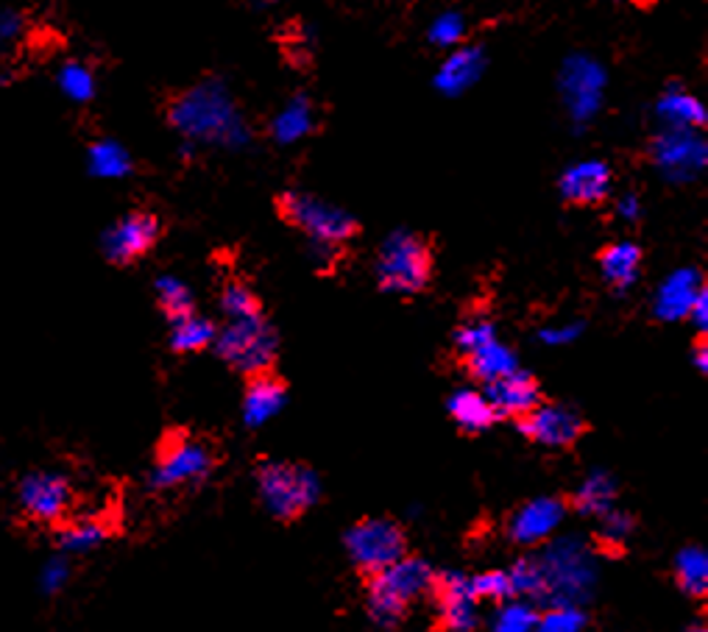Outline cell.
<instances>
[{
    "instance_id": "cell-26",
    "label": "cell",
    "mask_w": 708,
    "mask_h": 632,
    "mask_svg": "<svg viewBox=\"0 0 708 632\" xmlns=\"http://www.w3.org/2000/svg\"><path fill=\"white\" fill-rule=\"evenodd\" d=\"M614 501H617V482L608 471H592L586 479L577 485L575 496H572V507H575L581 516L588 518H603L606 512L614 510Z\"/></svg>"
},
{
    "instance_id": "cell-13",
    "label": "cell",
    "mask_w": 708,
    "mask_h": 632,
    "mask_svg": "<svg viewBox=\"0 0 708 632\" xmlns=\"http://www.w3.org/2000/svg\"><path fill=\"white\" fill-rule=\"evenodd\" d=\"M653 162L670 181H692L703 173L708 145L692 128H664L653 139Z\"/></svg>"
},
{
    "instance_id": "cell-19",
    "label": "cell",
    "mask_w": 708,
    "mask_h": 632,
    "mask_svg": "<svg viewBox=\"0 0 708 632\" xmlns=\"http://www.w3.org/2000/svg\"><path fill=\"white\" fill-rule=\"evenodd\" d=\"M288 404V387L285 382L268 371V374L249 376V387L243 396V421L246 427H262L271 418H277L279 413L285 410Z\"/></svg>"
},
{
    "instance_id": "cell-44",
    "label": "cell",
    "mask_w": 708,
    "mask_h": 632,
    "mask_svg": "<svg viewBox=\"0 0 708 632\" xmlns=\"http://www.w3.org/2000/svg\"><path fill=\"white\" fill-rule=\"evenodd\" d=\"M581 331H583L581 320H572V324H561V326H547V329H541V340H544L547 346H566V343H575V340L581 338Z\"/></svg>"
},
{
    "instance_id": "cell-48",
    "label": "cell",
    "mask_w": 708,
    "mask_h": 632,
    "mask_svg": "<svg viewBox=\"0 0 708 632\" xmlns=\"http://www.w3.org/2000/svg\"><path fill=\"white\" fill-rule=\"evenodd\" d=\"M692 632H708V630H706V627L700 624V627H692Z\"/></svg>"
},
{
    "instance_id": "cell-32",
    "label": "cell",
    "mask_w": 708,
    "mask_h": 632,
    "mask_svg": "<svg viewBox=\"0 0 708 632\" xmlns=\"http://www.w3.org/2000/svg\"><path fill=\"white\" fill-rule=\"evenodd\" d=\"M675 577L689 597L708 594V552L703 546L681 549L675 557Z\"/></svg>"
},
{
    "instance_id": "cell-34",
    "label": "cell",
    "mask_w": 708,
    "mask_h": 632,
    "mask_svg": "<svg viewBox=\"0 0 708 632\" xmlns=\"http://www.w3.org/2000/svg\"><path fill=\"white\" fill-rule=\"evenodd\" d=\"M221 313L226 315V320H249L260 318L262 307L255 290L243 282H229L221 295Z\"/></svg>"
},
{
    "instance_id": "cell-43",
    "label": "cell",
    "mask_w": 708,
    "mask_h": 632,
    "mask_svg": "<svg viewBox=\"0 0 708 632\" xmlns=\"http://www.w3.org/2000/svg\"><path fill=\"white\" fill-rule=\"evenodd\" d=\"M29 34V18L25 12L12 7H0V48H14Z\"/></svg>"
},
{
    "instance_id": "cell-5",
    "label": "cell",
    "mask_w": 708,
    "mask_h": 632,
    "mask_svg": "<svg viewBox=\"0 0 708 632\" xmlns=\"http://www.w3.org/2000/svg\"><path fill=\"white\" fill-rule=\"evenodd\" d=\"M539 566L544 574V599H550L552 605L581 608L597 577L592 552L581 538H563V541L552 543Z\"/></svg>"
},
{
    "instance_id": "cell-35",
    "label": "cell",
    "mask_w": 708,
    "mask_h": 632,
    "mask_svg": "<svg viewBox=\"0 0 708 632\" xmlns=\"http://www.w3.org/2000/svg\"><path fill=\"white\" fill-rule=\"evenodd\" d=\"M74 579V561L67 554L54 552L37 572V588L43 597H59L61 590Z\"/></svg>"
},
{
    "instance_id": "cell-36",
    "label": "cell",
    "mask_w": 708,
    "mask_h": 632,
    "mask_svg": "<svg viewBox=\"0 0 708 632\" xmlns=\"http://www.w3.org/2000/svg\"><path fill=\"white\" fill-rule=\"evenodd\" d=\"M536 619V608L530 602H503L499 610L491 619V632H533Z\"/></svg>"
},
{
    "instance_id": "cell-4",
    "label": "cell",
    "mask_w": 708,
    "mask_h": 632,
    "mask_svg": "<svg viewBox=\"0 0 708 632\" xmlns=\"http://www.w3.org/2000/svg\"><path fill=\"white\" fill-rule=\"evenodd\" d=\"M377 284L391 295L422 293L432 276V251L418 235L394 232L377 253Z\"/></svg>"
},
{
    "instance_id": "cell-11",
    "label": "cell",
    "mask_w": 708,
    "mask_h": 632,
    "mask_svg": "<svg viewBox=\"0 0 708 632\" xmlns=\"http://www.w3.org/2000/svg\"><path fill=\"white\" fill-rule=\"evenodd\" d=\"M162 237V223L154 212L134 210L117 217L110 229L101 235V253L106 262L117 268H126L137 259L146 257Z\"/></svg>"
},
{
    "instance_id": "cell-31",
    "label": "cell",
    "mask_w": 708,
    "mask_h": 632,
    "mask_svg": "<svg viewBox=\"0 0 708 632\" xmlns=\"http://www.w3.org/2000/svg\"><path fill=\"white\" fill-rule=\"evenodd\" d=\"M56 87H59V92L67 101L90 103L92 98H95L98 81L95 72H92V67L87 65V61L67 59L61 61L59 70H56Z\"/></svg>"
},
{
    "instance_id": "cell-21",
    "label": "cell",
    "mask_w": 708,
    "mask_h": 632,
    "mask_svg": "<svg viewBox=\"0 0 708 632\" xmlns=\"http://www.w3.org/2000/svg\"><path fill=\"white\" fill-rule=\"evenodd\" d=\"M110 538V524L103 518H65L61 524L54 527V546L59 554L67 557H79V554L95 552Z\"/></svg>"
},
{
    "instance_id": "cell-2",
    "label": "cell",
    "mask_w": 708,
    "mask_h": 632,
    "mask_svg": "<svg viewBox=\"0 0 708 632\" xmlns=\"http://www.w3.org/2000/svg\"><path fill=\"white\" fill-rule=\"evenodd\" d=\"M432 566L424 557H402L394 566L382 568L380 574L369 577V590H366V608H369L371 621L382 630H396L405 621L407 608L416 599L427 597L436 588Z\"/></svg>"
},
{
    "instance_id": "cell-28",
    "label": "cell",
    "mask_w": 708,
    "mask_h": 632,
    "mask_svg": "<svg viewBox=\"0 0 708 632\" xmlns=\"http://www.w3.org/2000/svg\"><path fill=\"white\" fill-rule=\"evenodd\" d=\"M87 170H90L92 179L117 181L132 173L134 159L117 139L101 137L87 148Z\"/></svg>"
},
{
    "instance_id": "cell-27",
    "label": "cell",
    "mask_w": 708,
    "mask_h": 632,
    "mask_svg": "<svg viewBox=\"0 0 708 632\" xmlns=\"http://www.w3.org/2000/svg\"><path fill=\"white\" fill-rule=\"evenodd\" d=\"M467 371L480 385H491V382H497L503 380V376L519 371V360H516L514 349H508V346L499 343V340H491L483 349L467 354Z\"/></svg>"
},
{
    "instance_id": "cell-30",
    "label": "cell",
    "mask_w": 708,
    "mask_h": 632,
    "mask_svg": "<svg viewBox=\"0 0 708 632\" xmlns=\"http://www.w3.org/2000/svg\"><path fill=\"white\" fill-rule=\"evenodd\" d=\"M215 335H218L215 324L193 313L170 324V349L179 354H195V351L210 349L215 343Z\"/></svg>"
},
{
    "instance_id": "cell-7",
    "label": "cell",
    "mask_w": 708,
    "mask_h": 632,
    "mask_svg": "<svg viewBox=\"0 0 708 632\" xmlns=\"http://www.w3.org/2000/svg\"><path fill=\"white\" fill-rule=\"evenodd\" d=\"M215 351L226 365L246 376L268 374L277 360V331L271 329L266 318H249V320H229L224 329L215 335Z\"/></svg>"
},
{
    "instance_id": "cell-18",
    "label": "cell",
    "mask_w": 708,
    "mask_h": 632,
    "mask_svg": "<svg viewBox=\"0 0 708 632\" xmlns=\"http://www.w3.org/2000/svg\"><path fill=\"white\" fill-rule=\"evenodd\" d=\"M558 188L570 204L594 206L606 201L611 193V170L599 159H586V162H577L563 170Z\"/></svg>"
},
{
    "instance_id": "cell-47",
    "label": "cell",
    "mask_w": 708,
    "mask_h": 632,
    "mask_svg": "<svg viewBox=\"0 0 708 632\" xmlns=\"http://www.w3.org/2000/svg\"><path fill=\"white\" fill-rule=\"evenodd\" d=\"M706 362H708V349H706V343H700L695 351V365L700 368V371H708Z\"/></svg>"
},
{
    "instance_id": "cell-24",
    "label": "cell",
    "mask_w": 708,
    "mask_h": 632,
    "mask_svg": "<svg viewBox=\"0 0 708 632\" xmlns=\"http://www.w3.org/2000/svg\"><path fill=\"white\" fill-rule=\"evenodd\" d=\"M655 112H659L664 128H692V132H697L700 126H706V106L678 84L666 87L664 95L659 98Z\"/></svg>"
},
{
    "instance_id": "cell-41",
    "label": "cell",
    "mask_w": 708,
    "mask_h": 632,
    "mask_svg": "<svg viewBox=\"0 0 708 632\" xmlns=\"http://www.w3.org/2000/svg\"><path fill=\"white\" fill-rule=\"evenodd\" d=\"M491 340H497V329H494L488 320H474V324L460 326V329L454 331V346H458V351L463 357L483 349V346H488Z\"/></svg>"
},
{
    "instance_id": "cell-6",
    "label": "cell",
    "mask_w": 708,
    "mask_h": 632,
    "mask_svg": "<svg viewBox=\"0 0 708 632\" xmlns=\"http://www.w3.org/2000/svg\"><path fill=\"white\" fill-rule=\"evenodd\" d=\"M279 215L291 226L310 237L313 246L338 248L358 235V221L340 206L310 193H282L279 195Z\"/></svg>"
},
{
    "instance_id": "cell-23",
    "label": "cell",
    "mask_w": 708,
    "mask_h": 632,
    "mask_svg": "<svg viewBox=\"0 0 708 632\" xmlns=\"http://www.w3.org/2000/svg\"><path fill=\"white\" fill-rule=\"evenodd\" d=\"M639 268H642V248L630 240L611 242L599 253V273H603L608 287H614L617 293L633 287L636 279H639Z\"/></svg>"
},
{
    "instance_id": "cell-42",
    "label": "cell",
    "mask_w": 708,
    "mask_h": 632,
    "mask_svg": "<svg viewBox=\"0 0 708 632\" xmlns=\"http://www.w3.org/2000/svg\"><path fill=\"white\" fill-rule=\"evenodd\" d=\"M633 535V518L622 510H611L599 521V541L608 546H625V541Z\"/></svg>"
},
{
    "instance_id": "cell-33",
    "label": "cell",
    "mask_w": 708,
    "mask_h": 632,
    "mask_svg": "<svg viewBox=\"0 0 708 632\" xmlns=\"http://www.w3.org/2000/svg\"><path fill=\"white\" fill-rule=\"evenodd\" d=\"M154 293H157L159 309L168 315V320L188 318V315L195 313V302H193V290L182 282V279L176 276H159L157 284H154Z\"/></svg>"
},
{
    "instance_id": "cell-25",
    "label": "cell",
    "mask_w": 708,
    "mask_h": 632,
    "mask_svg": "<svg viewBox=\"0 0 708 632\" xmlns=\"http://www.w3.org/2000/svg\"><path fill=\"white\" fill-rule=\"evenodd\" d=\"M315 128V106L307 95H293L271 121V137L279 145H291Z\"/></svg>"
},
{
    "instance_id": "cell-40",
    "label": "cell",
    "mask_w": 708,
    "mask_h": 632,
    "mask_svg": "<svg viewBox=\"0 0 708 632\" xmlns=\"http://www.w3.org/2000/svg\"><path fill=\"white\" fill-rule=\"evenodd\" d=\"M472 590L477 602H508L514 599V588H510L508 572H483L472 577Z\"/></svg>"
},
{
    "instance_id": "cell-10",
    "label": "cell",
    "mask_w": 708,
    "mask_h": 632,
    "mask_svg": "<svg viewBox=\"0 0 708 632\" xmlns=\"http://www.w3.org/2000/svg\"><path fill=\"white\" fill-rule=\"evenodd\" d=\"M346 554L358 572L374 577L407 554V538L391 518H363L344 538Z\"/></svg>"
},
{
    "instance_id": "cell-22",
    "label": "cell",
    "mask_w": 708,
    "mask_h": 632,
    "mask_svg": "<svg viewBox=\"0 0 708 632\" xmlns=\"http://www.w3.org/2000/svg\"><path fill=\"white\" fill-rule=\"evenodd\" d=\"M485 70V54L483 48H452V54L443 59V65L438 67L436 87L443 95H460L469 87L477 84V79Z\"/></svg>"
},
{
    "instance_id": "cell-20",
    "label": "cell",
    "mask_w": 708,
    "mask_h": 632,
    "mask_svg": "<svg viewBox=\"0 0 708 632\" xmlns=\"http://www.w3.org/2000/svg\"><path fill=\"white\" fill-rule=\"evenodd\" d=\"M706 287L700 279V273L695 268H681L672 273L655 293L653 313L661 320H684L689 318V309L695 304V298L700 295V290Z\"/></svg>"
},
{
    "instance_id": "cell-45",
    "label": "cell",
    "mask_w": 708,
    "mask_h": 632,
    "mask_svg": "<svg viewBox=\"0 0 708 632\" xmlns=\"http://www.w3.org/2000/svg\"><path fill=\"white\" fill-rule=\"evenodd\" d=\"M689 318L695 320V326L700 331H706V326H708V290L703 287L700 290V295H697L695 298V304H692V309H689Z\"/></svg>"
},
{
    "instance_id": "cell-29",
    "label": "cell",
    "mask_w": 708,
    "mask_h": 632,
    "mask_svg": "<svg viewBox=\"0 0 708 632\" xmlns=\"http://www.w3.org/2000/svg\"><path fill=\"white\" fill-rule=\"evenodd\" d=\"M449 416L454 418L460 429L467 432H483L497 421V413L491 407L488 396L483 391H458L449 398Z\"/></svg>"
},
{
    "instance_id": "cell-38",
    "label": "cell",
    "mask_w": 708,
    "mask_h": 632,
    "mask_svg": "<svg viewBox=\"0 0 708 632\" xmlns=\"http://www.w3.org/2000/svg\"><path fill=\"white\" fill-rule=\"evenodd\" d=\"M586 613L577 605H552L544 616L536 619L533 632H583Z\"/></svg>"
},
{
    "instance_id": "cell-8",
    "label": "cell",
    "mask_w": 708,
    "mask_h": 632,
    "mask_svg": "<svg viewBox=\"0 0 708 632\" xmlns=\"http://www.w3.org/2000/svg\"><path fill=\"white\" fill-rule=\"evenodd\" d=\"M212 469H215V458H212L210 445L190 438L188 432H173L159 445L148 485L154 490L190 488V485H201L212 474Z\"/></svg>"
},
{
    "instance_id": "cell-37",
    "label": "cell",
    "mask_w": 708,
    "mask_h": 632,
    "mask_svg": "<svg viewBox=\"0 0 708 632\" xmlns=\"http://www.w3.org/2000/svg\"><path fill=\"white\" fill-rule=\"evenodd\" d=\"M508 577H510V588H514V597L544 599V574H541L539 561L525 557V561H519L514 568H510Z\"/></svg>"
},
{
    "instance_id": "cell-9",
    "label": "cell",
    "mask_w": 708,
    "mask_h": 632,
    "mask_svg": "<svg viewBox=\"0 0 708 632\" xmlns=\"http://www.w3.org/2000/svg\"><path fill=\"white\" fill-rule=\"evenodd\" d=\"M14 501L29 521L56 527L70 516V507L76 501L74 482L65 471H29V474L20 476L18 488H14Z\"/></svg>"
},
{
    "instance_id": "cell-39",
    "label": "cell",
    "mask_w": 708,
    "mask_h": 632,
    "mask_svg": "<svg viewBox=\"0 0 708 632\" xmlns=\"http://www.w3.org/2000/svg\"><path fill=\"white\" fill-rule=\"evenodd\" d=\"M430 43L436 48H458L467 36V20L460 12H443L432 20L430 25Z\"/></svg>"
},
{
    "instance_id": "cell-14",
    "label": "cell",
    "mask_w": 708,
    "mask_h": 632,
    "mask_svg": "<svg viewBox=\"0 0 708 632\" xmlns=\"http://www.w3.org/2000/svg\"><path fill=\"white\" fill-rule=\"evenodd\" d=\"M525 438L547 449H566L586 432V421L577 410L566 404H544L541 402L533 413H527L519 421Z\"/></svg>"
},
{
    "instance_id": "cell-1",
    "label": "cell",
    "mask_w": 708,
    "mask_h": 632,
    "mask_svg": "<svg viewBox=\"0 0 708 632\" xmlns=\"http://www.w3.org/2000/svg\"><path fill=\"white\" fill-rule=\"evenodd\" d=\"M168 121L188 143H249V126L243 123L229 90L221 81H204L176 95L168 106Z\"/></svg>"
},
{
    "instance_id": "cell-3",
    "label": "cell",
    "mask_w": 708,
    "mask_h": 632,
    "mask_svg": "<svg viewBox=\"0 0 708 632\" xmlns=\"http://www.w3.org/2000/svg\"><path fill=\"white\" fill-rule=\"evenodd\" d=\"M255 476L262 507L279 521H293V518L304 516L322 496V479L307 465L266 460L257 465Z\"/></svg>"
},
{
    "instance_id": "cell-16",
    "label": "cell",
    "mask_w": 708,
    "mask_h": 632,
    "mask_svg": "<svg viewBox=\"0 0 708 632\" xmlns=\"http://www.w3.org/2000/svg\"><path fill=\"white\" fill-rule=\"evenodd\" d=\"M563 516H566V505L555 496H541V499L527 501L525 507L514 512L508 524V535L514 543H541L550 541L555 535L558 527L563 524Z\"/></svg>"
},
{
    "instance_id": "cell-12",
    "label": "cell",
    "mask_w": 708,
    "mask_h": 632,
    "mask_svg": "<svg viewBox=\"0 0 708 632\" xmlns=\"http://www.w3.org/2000/svg\"><path fill=\"white\" fill-rule=\"evenodd\" d=\"M606 70L592 56H570L561 70V98L575 123H588L603 106Z\"/></svg>"
},
{
    "instance_id": "cell-15",
    "label": "cell",
    "mask_w": 708,
    "mask_h": 632,
    "mask_svg": "<svg viewBox=\"0 0 708 632\" xmlns=\"http://www.w3.org/2000/svg\"><path fill=\"white\" fill-rule=\"evenodd\" d=\"M438 599V616L449 632H472L477 627V597L472 590V577L467 574H441L432 588Z\"/></svg>"
},
{
    "instance_id": "cell-17",
    "label": "cell",
    "mask_w": 708,
    "mask_h": 632,
    "mask_svg": "<svg viewBox=\"0 0 708 632\" xmlns=\"http://www.w3.org/2000/svg\"><path fill=\"white\" fill-rule=\"evenodd\" d=\"M483 393L488 396L497 418L521 421L527 413H533L541 404V385L536 382V376L525 374V371H514L503 380L491 382V385H485Z\"/></svg>"
},
{
    "instance_id": "cell-46",
    "label": "cell",
    "mask_w": 708,
    "mask_h": 632,
    "mask_svg": "<svg viewBox=\"0 0 708 632\" xmlns=\"http://www.w3.org/2000/svg\"><path fill=\"white\" fill-rule=\"evenodd\" d=\"M639 212H642V204H639V199H636L633 193L622 195V199L617 201V215L622 217V221L633 223L636 217H639Z\"/></svg>"
}]
</instances>
